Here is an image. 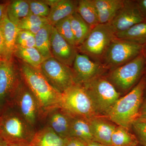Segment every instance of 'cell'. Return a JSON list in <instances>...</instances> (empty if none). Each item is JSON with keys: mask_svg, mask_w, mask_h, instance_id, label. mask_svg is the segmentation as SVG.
Listing matches in <instances>:
<instances>
[{"mask_svg": "<svg viewBox=\"0 0 146 146\" xmlns=\"http://www.w3.org/2000/svg\"><path fill=\"white\" fill-rule=\"evenodd\" d=\"M60 108L73 116L88 119L98 116L85 89L77 84L62 93Z\"/></svg>", "mask_w": 146, "mask_h": 146, "instance_id": "6", "label": "cell"}, {"mask_svg": "<svg viewBox=\"0 0 146 146\" xmlns=\"http://www.w3.org/2000/svg\"><path fill=\"white\" fill-rule=\"evenodd\" d=\"M131 128L138 143L142 146H146V121L136 120L132 123Z\"/></svg>", "mask_w": 146, "mask_h": 146, "instance_id": "33", "label": "cell"}, {"mask_svg": "<svg viewBox=\"0 0 146 146\" xmlns=\"http://www.w3.org/2000/svg\"><path fill=\"white\" fill-rule=\"evenodd\" d=\"M136 120L146 121V100L143 102L140 108L138 118Z\"/></svg>", "mask_w": 146, "mask_h": 146, "instance_id": "35", "label": "cell"}, {"mask_svg": "<svg viewBox=\"0 0 146 146\" xmlns=\"http://www.w3.org/2000/svg\"><path fill=\"white\" fill-rule=\"evenodd\" d=\"M27 1L15 0L7 3V14L11 22L18 26L22 20L30 14Z\"/></svg>", "mask_w": 146, "mask_h": 146, "instance_id": "25", "label": "cell"}, {"mask_svg": "<svg viewBox=\"0 0 146 146\" xmlns=\"http://www.w3.org/2000/svg\"><path fill=\"white\" fill-rule=\"evenodd\" d=\"M143 46L115 37L110 43L101 63L110 71L124 65L141 54Z\"/></svg>", "mask_w": 146, "mask_h": 146, "instance_id": "7", "label": "cell"}, {"mask_svg": "<svg viewBox=\"0 0 146 146\" xmlns=\"http://www.w3.org/2000/svg\"><path fill=\"white\" fill-rule=\"evenodd\" d=\"M146 86V79L143 75L133 89L116 102L106 116L118 126L129 129L138 118Z\"/></svg>", "mask_w": 146, "mask_h": 146, "instance_id": "2", "label": "cell"}, {"mask_svg": "<svg viewBox=\"0 0 146 146\" xmlns=\"http://www.w3.org/2000/svg\"><path fill=\"white\" fill-rule=\"evenodd\" d=\"M72 67L75 83L80 85L103 75L108 71L102 63L95 62L80 52L77 54Z\"/></svg>", "mask_w": 146, "mask_h": 146, "instance_id": "10", "label": "cell"}, {"mask_svg": "<svg viewBox=\"0 0 146 146\" xmlns=\"http://www.w3.org/2000/svg\"><path fill=\"white\" fill-rule=\"evenodd\" d=\"M141 54H143V56L146 64V44L143 46Z\"/></svg>", "mask_w": 146, "mask_h": 146, "instance_id": "42", "label": "cell"}, {"mask_svg": "<svg viewBox=\"0 0 146 146\" xmlns=\"http://www.w3.org/2000/svg\"><path fill=\"white\" fill-rule=\"evenodd\" d=\"M76 12L92 29L100 24L98 12L93 0H79Z\"/></svg>", "mask_w": 146, "mask_h": 146, "instance_id": "26", "label": "cell"}, {"mask_svg": "<svg viewBox=\"0 0 146 146\" xmlns=\"http://www.w3.org/2000/svg\"><path fill=\"white\" fill-rule=\"evenodd\" d=\"M100 24L110 23L121 8L124 0H93Z\"/></svg>", "mask_w": 146, "mask_h": 146, "instance_id": "19", "label": "cell"}, {"mask_svg": "<svg viewBox=\"0 0 146 146\" xmlns=\"http://www.w3.org/2000/svg\"><path fill=\"white\" fill-rule=\"evenodd\" d=\"M53 27L50 24H47L35 34V47L45 60L52 57L51 39Z\"/></svg>", "mask_w": 146, "mask_h": 146, "instance_id": "22", "label": "cell"}, {"mask_svg": "<svg viewBox=\"0 0 146 146\" xmlns=\"http://www.w3.org/2000/svg\"><path fill=\"white\" fill-rule=\"evenodd\" d=\"M49 6L50 10L47 17L49 23L54 26L64 18L70 17L76 12L78 1L47 0L44 1Z\"/></svg>", "mask_w": 146, "mask_h": 146, "instance_id": "15", "label": "cell"}, {"mask_svg": "<svg viewBox=\"0 0 146 146\" xmlns=\"http://www.w3.org/2000/svg\"><path fill=\"white\" fill-rule=\"evenodd\" d=\"M20 70L22 78L37 102L39 117H46L51 111L60 108L62 94L51 85L40 70L22 60Z\"/></svg>", "mask_w": 146, "mask_h": 146, "instance_id": "1", "label": "cell"}, {"mask_svg": "<svg viewBox=\"0 0 146 146\" xmlns=\"http://www.w3.org/2000/svg\"><path fill=\"white\" fill-rule=\"evenodd\" d=\"M48 24L49 23L47 18L30 13L20 22L17 27L20 29L27 31L35 35L44 26Z\"/></svg>", "mask_w": 146, "mask_h": 146, "instance_id": "29", "label": "cell"}, {"mask_svg": "<svg viewBox=\"0 0 146 146\" xmlns=\"http://www.w3.org/2000/svg\"><path fill=\"white\" fill-rule=\"evenodd\" d=\"M16 44L25 48L35 47V35L27 31L20 29L16 37Z\"/></svg>", "mask_w": 146, "mask_h": 146, "instance_id": "32", "label": "cell"}, {"mask_svg": "<svg viewBox=\"0 0 146 146\" xmlns=\"http://www.w3.org/2000/svg\"><path fill=\"white\" fill-rule=\"evenodd\" d=\"M143 76H144L145 78L146 79V66H145V70H144Z\"/></svg>", "mask_w": 146, "mask_h": 146, "instance_id": "43", "label": "cell"}, {"mask_svg": "<svg viewBox=\"0 0 146 146\" xmlns=\"http://www.w3.org/2000/svg\"><path fill=\"white\" fill-rule=\"evenodd\" d=\"M7 3L0 4V22L7 13Z\"/></svg>", "mask_w": 146, "mask_h": 146, "instance_id": "38", "label": "cell"}, {"mask_svg": "<svg viewBox=\"0 0 146 146\" xmlns=\"http://www.w3.org/2000/svg\"><path fill=\"white\" fill-rule=\"evenodd\" d=\"M13 54L22 61L38 70L45 60L35 47L25 48L16 46Z\"/></svg>", "mask_w": 146, "mask_h": 146, "instance_id": "24", "label": "cell"}, {"mask_svg": "<svg viewBox=\"0 0 146 146\" xmlns=\"http://www.w3.org/2000/svg\"><path fill=\"white\" fill-rule=\"evenodd\" d=\"M65 146H87V143L75 137H68L65 138Z\"/></svg>", "mask_w": 146, "mask_h": 146, "instance_id": "34", "label": "cell"}, {"mask_svg": "<svg viewBox=\"0 0 146 146\" xmlns=\"http://www.w3.org/2000/svg\"><path fill=\"white\" fill-rule=\"evenodd\" d=\"M48 126L61 138L69 137L73 116L60 108L53 110L48 114Z\"/></svg>", "mask_w": 146, "mask_h": 146, "instance_id": "16", "label": "cell"}, {"mask_svg": "<svg viewBox=\"0 0 146 146\" xmlns=\"http://www.w3.org/2000/svg\"><path fill=\"white\" fill-rule=\"evenodd\" d=\"M65 138H61L49 127L35 132L31 146H65Z\"/></svg>", "mask_w": 146, "mask_h": 146, "instance_id": "20", "label": "cell"}, {"mask_svg": "<svg viewBox=\"0 0 146 146\" xmlns=\"http://www.w3.org/2000/svg\"><path fill=\"white\" fill-rule=\"evenodd\" d=\"M51 50L52 57L71 68L78 52L77 47L68 43L54 27L51 39Z\"/></svg>", "mask_w": 146, "mask_h": 146, "instance_id": "14", "label": "cell"}, {"mask_svg": "<svg viewBox=\"0 0 146 146\" xmlns=\"http://www.w3.org/2000/svg\"><path fill=\"white\" fill-rule=\"evenodd\" d=\"M115 36L119 39L143 46L146 44V21L136 24L125 31L117 33Z\"/></svg>", "mask_w": 146, "mask_h": 146, "instance_id": "23", "label": "cell"}, {"mask_svg": "<svg viewBox=\"0 0 146 146\" xmlns=\"http://www.w3.org/2000/svg\"><path fill=\"white\" fill-rule=\"evenodd\" d=\"M31 13L39 16L46 18L49 15L50 8L44 1H27Z\"/></svg>", "mask_w": 146, "mask_h": 146, "instance_id": "31", "label": "cell"}, {"mask_svg": "<svg viewBox=\"0 0 146 146\" xmlns=\"http://www.w3.org/2000/svg\"><path fill=\"white\" fill-rule=\"evenodd\" d=\"M145 95L146 96V86L145 89V92H144V95Z\"/></svg>", "mask_w": 146, "mask_h": 146, "instance_id": "44", "label": "cell"}, {"mask_svg": "<svg viewBox=\"0 0 146 146\" xmlns=\"http://www.w3.org/2000/svg\"><path fill=\"white\" fill-rule=\"evenodd\" d=\"M11 59L0 58V100L14 96L22 80Z\"/></svg>", "mask_w": 146, "mask_h": 146, "instance_id": "13", "label": "cell"}, {"mask_svg": "<svg viewBox=\"0 0 146 146\" xmlns=\"http://www.w3.org/2000/svg\"><path fill=\"white\" fill-rule=\"evenodd\" d=\"M39 70L51 85L61 94L76 84L71 67L54 58L45 59Z\"/></svg>", "mask_w": 146, "mask_h": 146, "instance_id": "9", "label": "cell"}, {"mask_svg": "<svg viewBox=\"0 0 146 146\" xmlns=\"http://www.w3.org/2000/svg\"><path fill=\"white\" fill-rule=\"evenodd\" d=\"M141 13L146 21V0H136Z\"/></svg>", "mask_w": 146, "mask_h": 146, "instance_id": "36", "label": "cell"}, {"mask_svg": "<svg viewBox=\"0 0 146 146\" xmlns=\"http://www.w3.org/2000/svg\"><path fill=\"white\" fill-rule=\"evenodd\" d=\"M89 120L94 141L111 146V137L116 126L98 116Z\"/></svg>", "mask_w": 146, "mask_h": 146, "instance_id": "17", "label": "cell"}, {"mask_svg": "<svg viewBox=\"0 0 146 146\" xmlns=\"http://www.w3.org/2000/svg\"><path fill=\"white\" fill-rule=\"evenodd\" d=\"M14 96L20 114L33 127L39 117V106L34 95L23 79Z\"/></svg>", "mask_w": 146, "mask_h": 146, "instance_id": "11", "label": "cell"}, {"mask_svg": "<svg viewBox=\"0 0 146 146\" xmlns=\"http://www.w3.org/2000/svg\"><path fill=\"white\" fill-rule=\"evenodd\" d=\"M138 144L136 136L129 129L120 126L116 127L111 137V146H134Z\"/></svg>", "mask_w": 146, "mask_h": 146, "instance_id": "28", "label": "cell"}, {"mask_svg": "<svg viewBox=\"0 0 146 146\" xmlns=\"http://www.w3.org/2000/svg\"><path fill=\"white\" fill-rule=\"evenodd\" d=\"M134 146H142V145H140V144H138V145H136Z\"/></svg>", "mask_w": 146, "mask_h": 146, "instance_id": "45", "label": "cell"}, {"mask_svg": "<svg viewBox=\"0 0 146 146\" xmlns=\"http://www.w3.org/2000/svg\"><path fill=\"white\" fill-rule=\"evenodd\" d=\"M0 29L4 40L5 53L3 58L10 60L14 53L16 46V37L20 29L9 19L7 13L0 22Z\"/></svg>", "mask_w": 146, "mask_h": 146, "instance_id": "18", "label": "cell"}, {"mask_svg": "<svg viewBox=\"0 0 146 146\" xmlns=\"http://www.w3.org/2000/svg\"><path fill=\"white\" fill-rule=\"evenodd\" d=\"M8 143L0 133V146H8Z\"/></svg>", "mask_w": 146, "mask_h": 146, "instance_id": "41", "label": "cell"}, {"mask_svg": "<svg viewBox=\"0 0 146 146\" xmlns=\"http://www.w3.org/2000/svg\"><path fill=\"white\" fill-rule=\"evenodd\" d=\"M146 20L136 0H124L121 8L110 23L115 33L125 31L136 24Z\"/></svg>", "mask_w": 146, "mask_h": 146, "instance_id": "12", "label": "cell"}, {"mask_svg": "<svg viewBox=\"0 0 146 146\" xmlns=\"http://www.w3.org/2000/svg\"><path fill=\"white\" fill-rule=\"evenodd\" d=\"M70 19L71 27L78 47L83 43L93 29L84 21L77 12L70 16Z\"/></svg>", "mask_w": 146, "mask_h": 146, "instance_id": "27", "label": "cell"}, {"mask_svg": "<svg viewBox=\"0 0 146 146\" xmlns=\"http://www.w3.org/2000/svg\"><path fill=\"white\" fill-rule=\"evenodd\" d=\"M146 66L141 54L128 63L109 71L106 77L118 92L130 91L142 78Z\"/></svg>", "mask_w": 146, "mask_h": 146, "instance_id": "5", "label": "cell"}, {"mask_svg": "<svg viewBox=\"0 0 146 146\" xmlns=\"http://www.w3.org/2000/svg\"><path fill=\"white\" fill-rule=\"evenodd\" d=\"M87 146H109L100 143L95 141H91L87 143Z\"/></svg>", "mask_w": 146, "mask_h": 146, "instance_id": "39", "label": "cell"}, {"mask_svg": "<svg viewBox=\"0 0 146 146\" xmlns=\"http://www.w3.org/2000/svg\"><path fill=\"white\" fill-rule=\"evenodd\" d=\"M82 86L89 96L97 115H107L120 98V93L104 75L95 78Z\"/></svg>", "mask_w": 146, "mask_h": 146, "instance_id": "3", "label": "cell"}, {"mask_svg": "<svg viewBox=\"0 0 146 146\" xmlns=\"http://www.w3.org/2000/svg\"><path fill=\"white\" fill-rule=\"evenodd\" d=\"M115 33L110 24H99L91 30L83 43L77 47L78 51L91 60L101 63L108 48L116 37Z\"/></svg>", "mask_w": 146, "mask_h": 146, "instance_id": "4", "label": "cell"}, {"mask_svg": "<svg viewBox=\"0 0 146 146\" xmlns=\"http://www.w3.org/2000/svg\"><path fill=\"white\" fill-rule=\"evenodd\" d=\"M54 27L68 43L74 46L77 47L71 27L70 16L59 21Z\"/></svg>", "mask_w": 146, "mask_h": 146, "instance_id": "30", "label": "cell"}, {"mask_svg": "<svg viewBox=\"0 0 146 146\" xmlns=\"http://www.w3.org/2000/svg\"><path fill=\"white\" fill-rule=\"evenodd\" d=\"M5 53V43L2 32L0 29V58H3Z\"/></svg>", "mask_w": 146, "mask_h": 146, "instance_id": "37", "label": "cell"}, {"mask_svg": "<svg viewBox=\"0 0 146 146\" xmlns=\"http://www.w3.org/2000/svg\"><path fill=\"white\" fill-rule=\"evenodd\" d=\"M71 137L80 138L86 143L94 141L89 119L73 116L69 133V137Z\"/></svg>", "mask_w": 146, "mask_h": 146, "instance_id": "21", "label": "cell"}, {"mask_svg": "<svg viewBox=\"0 0 146 146\" xmlns=\"http://www.w3.org/2000/svg\"><path fill=\"white\" fill-rule=\"evenodd\" d=\"M8 146H31L30 143H8Z\"/></svg>", "mask_w": 146, "mask_h": 146, "instance_id": "40", "label": "cell"}, {"mask_svg": "<svg viewBox=\"0 0 146 146\" xmlns=\"http://www.w3.org/2000/svg\"><path fill=\"white\" fill-rule=\"evenodd\" d=\"M0 133L8 143H30L35 132L20 114L6 115L0 121Z\"/></svg>", "mask_w": 146, "mask_h": 146, "instance_id": "8", "label": "cell"}]
</instances>
